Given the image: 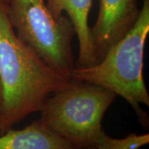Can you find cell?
Instances as JSON below:
<instances>
[{"instance_id": "6da1fadb", "label": "cell", "mask_w": 149, "mask_h": 149, "mask_svg": "<svg viewBox=\"0 0 149 149\" xmlns=\"http://www.w3.org/2000/svg\"><path fill=\"white\" fill-rule=\"evenodd\" d=\"M70 80L17 36L7 0H0V134L40 111L48 97Z\"/></svg>"}, {"instance_id": "277c9868", "label": "cell", "mask_w": 149, "mask_h": 149, "mask_svg": "<svg viewBox=\"0 0 149 149\" xmlns=\"http://www.w3.org/2000/svg\"><path fill=\"white\" fill-rule=\"evenodd\" d=\"M11 24L17 36L52 69L70 80L75 67L72 22L63 14L56 18L46 0H7Z\"/></svg>"}, {"instance_id": "3957f363", "label": "cell", "mask_w": 149, "mask_h": 149, "mask_svg": "<svg viewBox=\"0 0 149 149\" xmlns=\"http://www.w3.org/2000/svg\"><path fill=\"white\" fill-rule=\"evenodd\" d=\"M116 96L100 85L70 80L45 100L40 120L77 149L92 148L106 134L102 119Z\"/></svg>"}, {"instance_id": "ba28073f", "label": "cell", "mask_w": 149, "mask_h": 149, "mask_svg": "<svg viewBox=\"0 0 149 149\" xmlns=\"http://www.w3.org/2000/svg\"><path fill=\"white\" fill-rule=\"evenodd\" d=\"M149 143V134L129 133L123 139H112L105 134L99 143L97 149H140Z\"/></svg>"}, {"instance_id": "9c48e42d", "label": "cell", "mask_w": 149, "mask_h": 149, "mask_svg": "<svg viewBox=\"0 0 149 149\" xmlns=\"http://www.w3.org/2000/svg\"><path fill=\"white\" fill-rule=\"evenodd\" d=\"M1 104H2V88H1V84H0V108H1Z\"/></svg>"}, {"instance_id": "52a82bcc", "label": "cell", "mask_w": 149, "mask_h": 149, "mask_svg": "<svg viewBox=\"0 0 149 149\" xmlns=\"http://www.w3.org/2000/svg\"><path fill=\"white\" fill-rule=\"evenodd\" d=\"M0 149H77L43 123L40 118L22 129L0 134Z\"/></svg>"}, {"instance_id": "8992f818", "label": "cell", "mask_w": 149, "mask_h": 149, "mask_svg": "<svg viewBox=\"0 0 149 149\" xmlns=\"http://www.w3.org/2000/svg\"><path fill=\"white\" fill-rule=\"evenodd\" d=\"M93 0H46L56 18L66 13L74 27L79 44L75 67H90L97 63L91 37L89 14Z\"/></svg>"}, {"instance_id": "5b68a950", "label": "cell", "mask_w": 149, "mask_h": 149, "mask_svg": "<svg viewBox=\"0 0 149 149\" xmlns=\"http://www.w3.org/2000/svg\"><path fill=\"white\" fill-rule=\"evenodd\" d=\"M139 13L137 0H100L98 17L91 27L97 62L133 27Z\"/></svg>"}, {"instance_id": "7a4b0ae2", "label": "cell", "mask_w": 149, "mask_h": 149, "mask_svg": "<svg viewBox=\"0 0 149 149\" xmlns=\"http://www.w3.org/2000/svg\"><path fill=\"white\" fill-rule=\"evenodd\" d=\"M149 33V0H143L133 27L107 52L104 57L90 67H74L70 80L100 85L125 100L135 111L139 123L148 128L149 94L144 82V47Z\"/></svg>"}, {"instance_id": "30bf717a", "label": "cell", "mask_w": 149, "mask_h": 149, "mask_svg": "<svg viewBox=\"0 0 149 149\" xmlns=\"http://www.w3.org/2000/svg\"><path fill=\"white\" fill-rule=\"evenodd\" d=\"M87 149H97L95 147H94V148H87Z\"/></svg>"}]
</instances>
